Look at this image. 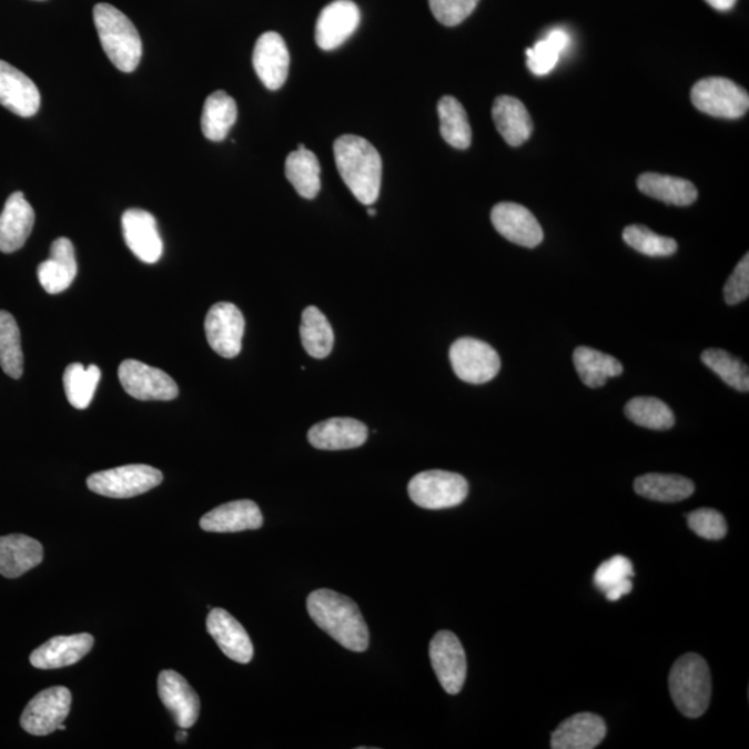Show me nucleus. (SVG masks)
<instances>
[{
    "mask_svg": "<svg viewBox=\"0 0 749 749\" xmlns=\"http://www.w3.org/2000/svg\"><path fill=\"white\" fill-rule=\"evenodd\" d=\"M307 610L315 625L344 648L354 652H364L368 648V626L352 598L320 588L310 594Z\"/></svg>",
    "mask_w": 749,
    "mask_h": 749,
    "instance_id": "f257e3e1",
    "label": "nucleus"
},
{
    "mask_svg": "<svg viewBox=\"0 0 749 749\" xmlns=\"http://www.w3.org/2000/svg\"><path fill=\"white\" fill-rule=\"evenodd\" d=\"M333 153L338 174L354 198L364 205L374 204L382 185L379 152L364 138L344 135L336 139Z\"/></svg>",
    "mask_w": 749,
    "mask_h": 749,
    "instance_id": "f03ea898",
    "label": "nucleus"
},
{
    "mask_svg": "<svg viewBox=\"0 0 749 749\" xmlns=\"http://www.w3.org/2000/svg\"><path fill=\"white\" fill-rule=\"evenodd\" d=\"M93 21L104 53L122 72H132L142 59V41L132 21L114 6L98 3Z\"/></svg>",
    "mask_w": 749,
    "mask_h": 749,
    "instance_id": "7ed1b4c3",
    "label": "nucleus"
},
{
    "mask_svg": "<svg viewBox=\"0 0 749 749\" xmlns=\"http://www.w3.org/2000/svg\"><path fill=\"white\" fill-rule=\"evenodd\" d=\"M669 690L676 708L687 718L697 719L707 712L712 696L707 660L698 654L682 655L671 666Z\"/></svg>",
    "mask_w": 749,
    "mask_h": 749,
    "instance_id": "20e7f679",
    "label": "nucleus"
},
{
    "mask_svg": "<svg viewBox=\"0 0 749 749\" xmlns=\"http://www.w3.org/2000/svg\"><path fill=\"white\" fill-rule=\"evenodd\" d=\"M469 486L464 476L447 470H426L408 483L411 499L425 509L457 507L468 497Z\"/></svg>",
    "mask_w": 749,
    "mask_h": 749,
    "instance_id": "39448f33",
    "label": "nucleus"
},
{
    "mask_svg": "<svg viewBox=\"0 0 749 749\" xmlns=\"http://www.w3.org/2000/svg\"><path fill=\"white\" fill-rule=\"evenodd\" d=\"M161 470L150 465L132 464L97 472L88 477L89 490L109 498H131L152 490L163 482Z\"/></svg>",
    "mask_w": 749,
    "mask_h": 749,
    "instance_id": "423d86ee",
    "label": "nucleus"
},
{
    "mask_svg": "<svg viewBox=\"0 0 749 749\" xmlns=\"http://www.w3.org/2000/svg\"><path fill=\"white\" fill-rule=\"evenodd\" d=\"M691 102L702 113L718 119H740L749 109L746 89L721 77L698 81L691 89Z\"/></svg>",
    "mask_w": 749,
    "mask_h": 749,
    "instance_id": "0eeeda50",
    "label": "nucleus"
},
{
    "mask_svg": "<svg viewBox=\"0 0 749 749\" xmlns=\"http://www.w3.org/2000/svg\"><path fill=\"white\" fill-rule=\"evenodd\" d=\"M455 375L470 385L490 382L502 370V360L490 344L474 337H460L449 347Z\"/></svg>",
    "mask_w": 749,
    "mask_h": 749,
    "instance_id": "6e6552de",
    "label": "nucleus"
},
{
    "mask_svg": "<svg viewBox=\"0 0 749 749\" xmlns=\"http://www.w3.org/2000/svg\"><path fill=\"white\" fill-rule=\"evenodd\" d=\"M72 697L69 688H47L28 702L20 723L28 735L49 736L63 725L70 713Z\"/></svg>",
    "mask_w": 749,
    "mask_h": 749,
    "instance_id": "1a4fd4ad",
    "label": "nucleus"
},
{
    "mask_svg": "<svg viewBox=\"0 0 749 749\" xmlns=\"http://www.w3.org/2000/svg\"><path fill=\"white\" fill-rule=\"evenodd\" d=\"M119 379L124 391L141 402H170L180 394L169 374L136 360L122 361Z\"/></svg>",
    "mask_w": 749,
    "mask_h": 749,
    "instance_id": "9d476101",
    "label": "nucleus"
},
{
    "mask_svg": "<svg viewBox=\"0 0 749 749\" xmlns=\"http://www.w3.org/2000/svg\"><path fill=\"white\" fill-rule=\"evenodd\" d=\"M204 330L210 347L221 357L233 358L242 352L244 316L235 304H214L205 316Z\"/></svg>",
    "mask_w": 749,
    "mask_h": 749,
    "instance_id": "9b49d317",
    "label": "nucleus"
},
{
    "mask_svg": "<svg viewBox=\"0 0 749 749\" xmlns=\"http://www.w3.org/2000/svg\"><path fill=\"white\" fill-rule=\"evenodd\" d=\"M433 670L444 691L458 694L466 679V655L459 638L452 631H438L429 646Z\"/></svg>",
    "mask_w": 749,
    "mask_h": 749,
    "instance_id": "f8f14e48",
    "label": "nucleus"
},
{
    "mask_svg": "<svg viewBox=\"0 0 749 749\" xmlns=\"http://www.w3.org/2000/svg\"><path fill=\"white\" fill-rule=\"evenodd\" d=\"M361 21L358 6L352 0H335L321 11L315 27V41L322 50L342 47L357 30Z\"/></svg>",
    "mask_w": 749,
    "mask_h": 749,
    "instance_id": "ddd939ff",
    "label": "nucleus"
},
{
    "mask_svg": "<svg viewBox=\"0 0 749 749\" xmlns=\"http://www.w3.org/2000/svg\"><path fill=\"white\" fill-rule=\"evenodd\" d=\"M121 225L131 252L143 263H158L163 255V241L154 216L141 209L126 210L122 214Z\"/></svg>",
    "mask_w": 749,
    "mask_h": 749,
    "instance_id": "4468645a",
    "label": "nucleus"
},
{
    "mask_svg": "<svg viewBox=\"0 0 749 749\" xmlns=\"http://www.w3.org/2000/svg\"><path fill=\"white\" fill-rule=\"evenodd\" d=\"M492 222L499 235L519 246L533 249L543 242L541 225L524 205L508 202L494 205Z\"/></svg>",
    "mask_w": 749,
    "mask_h": 749,
    "instance_id": "2eb2a0df",
    "label": "nucleus"
},
{
    "mask_svg": "<svg viewBox=\"0 0 749 749\" xmlns=\"http://www.w3.org/2000/svg\"><path fill=\"white\" fill-rule=\"evenodd\" d=\"M159 697L181 729H189L199 719L200 699L185 677L175 670H163L159 676Z\"/></svg>",
    "mask_w": 749,
    "mask_h": 749,
    "instance_id": "dca6fc26",
    "label": "nucleus"
},
{
    "mask_svg": "<svg viewBox=\"0 0 749 749\" xmlns=\"http://www.w3.org/2000/svg\"><path fill=\"white\" fill-rule=\"evenodd\" d=\"M291 55L285 41L277 32H265L254 47L253 65L255 72L270 91H276L287 80Z\"/></svg>",
    "mask_w": 749,
    "mask_h": 749,
    "instance_id": "f3484780",
    "label": "nucleus"
},
{
    "mask_svg": "<svg viewBox=\"0 0 749 749\" xmlns=\"http://www.w3.org/2000/svg\"><path fill=\"white\" fill-rule=\"evenodd\" d=\"M0 104L20 117H32L41 108V93L24 72L0 60Z\"/></svg>",
    "mask_w": 749,
    "mask_h": 749,
    "instance_id": "a211bd4d",
    "label": "nucleus"
},
{
    "mask_svg": "<svg viewBox=\"0 0 749 749\" xmlns=\"http://www.w3.org/2000/svg\"><path fill=\"white\" fill-rule=\"evenodd\" d=\"M208 630L227 658L243 665L253 659L254 648L247 631L225 609L211 608L208 616Z\"/></svg>",
    "mask_w": 749,
    "mask_h": 749,
    "instance_id": "6ab92c4d",
    "label": "nucleus"
},
{
    "mask_svg": "<svg viewBox=\"0 0 749 749\" xmlns=\"http://www.w3.org/2000/svg\"><path fill=\"white\" fill-rule=\"evenodd\" d=\"M94 638L88 632L50 638L31 654L30 662L37 669H60L71 666L91 651Z\"/></svg>",
    "mask_w": 749,
    "mask_h": 749,
    "instance_id": "aec40b11",
    "label": "nucleus"
},
{
    "mask_svg": "<svg viewBox=\"0 0 749 749\" xmlns=\"http://www.w3.org/2000/svg\"><path fill=\"white\" fill-rule=\"evenodd\" d=\"M36 224V213L24 193L10 194L0 214V252L14 253L24 246Z\"/></svg>",
    "mask_w": 749,
    "mask_h": 749,
    "instance_id": "412c9836",
    "label": "nucleus"
},
{
    "mask_svg": "<svg viewBox=\"0 0 749 749\" xmlns=\"http://www.w3.org/2000/svg\"><path fill=\"white\" fill-rule=\"evenodd\" d=\"M263 524V514L252 499H237V502L222 504L200 519V527L213 533L257 530Z\"/></svg>",
    "mask_w": 749,
    "mask_h": 749,
    "instance_id": "4be33fe9",
    "label": "nucleus"
},
{
    "mask_svg": "<svg viewBox=\"0 0 749 749\" xmlns=\"http://www.w3.org/2000/svg\"><path fill=\"white\" fill-rule=\"evenodd\" d=\"M307 437L315 448L337 452L363 446L368 438V429L357 419L331 418L311 427Z\"/></svg>",
    "mask_w": 749,
    "mask_h": 749,
    "instance_id": "5701e85b",
    "label": "nucleus"
},
{
    "mask_svg": "<svg viewBox=\"0 0 749 749\" xmlns=\"http://www.w3.org/2000/svg\"><path fill=\"white\" fill-rule=\"evenodd\" d=\"M607 736V726L603 718L590 712L571 716L558 726L551 735L554 749H593Z\"/></svg>",
    "mask_w": 749,
    "mask_h": 749,
    "instance_id": "b1692460",
    "label": "nucleus"
},
{
    "mask_svg": "<svg viewBox=\"0 0 749 749\" xmlns=\"http://www.w3.org/2000/svg\"><path fill=\"white\" fill-rule=\"evenodd\" d=\"M74 246L70 239L59 237L50 247V257L38 266V280L44 292L59 294L67 291L77 276Z\"/></svg>",
    "mask_w": 749,
    "mask_h": 749,
    "instance_id": "393cba45",
    "label": "nucleus"
},
{
    "mask_svg": "<svg viewBox=\"0 0 749 749\" xmlns=\"http://www.w3.org/2000/svg\"><path fill=\"white\" fill-rule=\"evenodd\" d=\"M493 120L499 135L509 146L518 148L532 136L533 125L529 111L519 99L503 94L494 100Z\"/></svg>",
    "mask_w": 749,
    "mask_h": 749,
    "instance_id": "a878e982",
    "label": "nucleus"
},
{
    "mask_svg": "<svg viewBox=\"0 0 749 749\" xmlns=\"http://www.w3.org/2000/svg\"><path fill=\"white\" fill-rule=\"evenodd\" d=\"M43 560L42 544L26 535L0 537V575L17 579Z\"/></svg>",
    "mask_w": 749,
    "mask_h": 749,
    "instance_id": "bb28decb",
    "label": "nucleus"
},
{
    "mask_svg": "<svg viewBox=\"0 0 749 749\" xmlns=\"http://www.w3.org/2000/svg\"><path fill=\"white\" fill-rule=\"evenodd\" d=\"M638 191L646 196L660 200L666 204L679 205L686 208L696 202L698 198L697 188L692 182L682 180V178L657 174V172H646L637 180Z\"/></svg>",
    "mask_w": 749,
    "mask_h": 749,
    "instance_id": "cd10ccee",
    "label": "nucleus"
},
{
    "mask_svg": "<svg viewBox=\"0 0 749 749\" xmlns=\"http://www.w3.org/2000/svg\"><path fill=\"white\" fill-rule=\"evenodd\" d=\"M574 364L581 382L593 388L603 387L609 377L624 374V365L619 360L591 347H577Z\"/></svg>",
    "mask_w": 749,
    "mask_h": 749,
    "instance_id": "c85d7f7f",
    "label": "nucleus"
},
{
    "mask_svg": "<svg viewBox=\"0 0 749 749\" xmlns=\"http://www.w3.org/2000/svg\"><path fill=\"white\" fill-rule=\"evenodd\" d=\"M285 174L300 196L314 199L321 191V166L316 155L300 144L287 155Z\"/></svg>",
    "mask_w": 749,
    "mask_h": 749,
    "instance_id": "c756f323",
    "label": "nucleus"
},
{
    "mask_svg": "<svg viewBox=\"0 0 749 749\" xmlns=\"http://www.w3.org/2000/svg\"><path fill=\"white\" fill-rule=\"evenodd\" d=\"M635 490L638 496L659 503H679L692 496L696 486L680 475L647 474L637 477Z\"/></svg>",
    "mask_w": 749,
    "mask_h": 749,
    "instance_id": "7c9ffc66",
    "label": "nucleus"
},
{
    "mask_svg": "<svg viewBox=\"0 0 749 749\" xmlns=\"http://www.w3.org/2000/svg\"><path fill=\"white\" fill-rule=\"evenodd\" d=\"M237 119L236 102L224 91L211 93L205 99L202 114L203 135L209 141L221 142L227 136Z\"/></svg>",
    "mask_w": 749,
    "mask_h": 749,
    "instance_id": "2f4dec72",
    "label": "nucleus"
},
{
    "mask_svg": "<svg viewBox=\"0 0 749 749\" xmlns=\"http://www.w3.org/2000/svg\"><path fill=\"white\" fill-rule=\"evenodd\" d=\"M300 337L305 352L314 358H325L332 353L335 335L330 321L320 308L310 305L303 311Z\"/></svg>",
    "mask_w": 749,
    "mask_h": 749,
    "instance_id": "473e14b6",
    "label": "nucleus"
},
{
    "mask_svg": "<svg viewBox=\"0 0 749 749\" xmlns=\"http://www.w3.org/2000/svg\"><path fill=\"white\" fill-rule=\"evenodd\" d=\"M437 113L444 141L455 149H468L472 142V130L464 105L453 97H444L438 102Z\"/></svg>",
    "mask_w": 749,
    "mask_h": 749,
    "instance_id": "72a5a7b5",
    "label": "nucleus"
},
{
    "mask_svg": "<svg viewBox=\"0 0 749 749\" xmlns=\"http://www.w3.org/2000/svg\"><path fill=\"white\" fill-rule=\"evenodd\" d=\"M0 366L13 379H20L24 372L19 325L14 316L3 310H0Z\"/></svg>",
    "mask_w": 749,
    "mask_h": 749,
    "instance_id": "f704fd0d",
    "label": "nucleus"
},
{
    "mask_svg": "<svg viewBox=\"0 0 749 749\" xmlns=\"http://www.w3.org/2000/svg\"><path fill=\"white\" fill-rule=\"evenodd\" d=\"M100 370L97 365L88 368L80 363L67 366L63 376L64 392L69 403L77 409H85L92 403L100 381Z\"/></svg>",
    "mask_w": 749,
    "mask_h": 749,
    "instance_id": "c9c22d12",
    "label": "nucleus"
},
{
    "mask_svg": "<svg viewBox=\"0 0 749 749\" xmlns=\"http://www.w3.org/2000/svg\"><path fill=\"white\" fill-rule=\"evenodd\" d=\"M625 414L632 424L652 431H668L675 426V414L657 397H635L626 404Z\"/></svg>",
    "mask_w": 749,
    "mask_h": 749,
    "instance_id": "e433bc0d",
    "label": "nucleus"
},
{
    "mask_svg": "<svg viewBox=\"0 0 749 749\" xmlns=\"http://www.w3.org/2000/svg\"><path fill=\"white\" fill-rule=\"evenodd\" d=\"M570 42L569 33L553 30L535 47L526 49L527 67L535 75H547L558 64L559 55Z\"/></svg>",
    "mask_w": 749,
    "mask_h": 749,
    "instance_id": "4c0bfd02",
    "label": "nucleus"
},
{
    "mask_svg": "<svg viewBox=\"0 0 749 749\" xmlns=\"http://www.w3.org/2000/svg\"><path fill=\"white\" fill-rule=\"evenodd\" d=\"M701 360L710 371L738 392L749 391V372L746 363L720 348H708Z\"/></svg>",
    "mask_w": 749,
    "mask_h": 749,
    "instance_id": "58836bf2",
    "label": "nucleus"
},
{
    "mask_svg": "<svg viewBox=\"0 0 749 749\" xmlns=\"http://www.w3.org/2000/svg\"><path fill=\"white\" fill-rule=\"evenodd\" d=\"M624 241L636 252L649 255V257H668L677 252L675 239L657 235L644 225L626 226Z\"/></svg>",
    "mask_w": 749,
    "mask_h": 749,
    "instance_id": "ea45409f",
    "label": "nucleus"
},
{
    "mask_svg": "<svg viewBox=\"0 0 749 749\" xmlns=\"http://www.w3.org/2000/svg\"><path fill=\"white\" fill-rule=\"evenodd\" d=\"M632 576H635V569H632L631 560L624 555H615L598 566L594 574V585L598 590L607 593L610 588L630 580Z\"/></svg>",
    "mask_w": 749,
    "mask_h": 749,
    "instance_id": "a19ab883",
    "label": "nucleus"
},
{
    "mask_svg": "<svg viewBox=\"0 0 749 749\" xmlns=\"http://www.w3.org/2000/svg\"><path fill=\"white\" fill-rule=\"evenodd\" d=\"M687 524L697 536L707 540H721L727 533L725 516L712 508H701L688 514Z\"/></svg>",
    "mask_w": 749,
    "mask_h": 749,
    "instance_id": "79ce46f5",
    "label": "nucleus"
},
{
    "mask_svg": "<svg viewBox=\"0 0 749 749\" xmlns=\"http://www.w3.org/2000/svg\"><path fill=\"white\" fill-rule=\"evenodd\" d=\"M479 0H429L433 16L443 26L454 27L474 13Z\"/></svg>",
    "mask_w": 749,
    "mask_h": 749,
    "instance_id": "37998d69",
    "label": "nucleus"
},
{
    "mask_svg": "<svg viewBox=\"0 0 749 749\" xmlns=\"http://www.w3.org/2000/svg\"><path fill=\"white\" fill-rule=\"evenodd\" d=\"M726 303L736 305L747 300L749 296V255H743L736 270L726 282L723 289Z\"/></svg>",
    "mask_w": 749,
    "mask_h": 749,
    "instance_id": "c03bdc74",
    "label": "nucleus"
},
{
    "mask_svg": "<svg viewBox=\"0 0 749 749\" xmlns=\"http://www.w3.org/2000/svg\"><path fill=\"white\" fill-rule=\"evenodd\" d=\"M631 590H632V583L630 579L626 580L625 583H621V585L619 586L610 588V590L605 593V596H607L608 601H618V599L626 596V594H629Z\"/></svg>",
    "mask_w": 749,
    "mask_h": 749,
    "instance_id": "a18cd8bd",
    "label": "nucleus"
},
{
    "mask_svg": "<svg viewBox=\"0 0 749 749\" xmlns=\"http://www.w3.org/2000/svg\"><path fill=\"white\" fill-rule=\"evenodd\" d=\"M705 2L712 6L716 10L727 11L735 8L737 0H705Z\"/></svg>",
    "mask_w": 749,
    "mask_h": 749,
    "instance_id": "49530a36",
    "label": "nucleus"
},
{
    "mask_svg": "<svg viewBox=\"0 0 749 749\" xmlns=\"http://www.w3.org/2000/svg\"><path fill=\"white\" fill-rule=\"evenodd\" d=\"M186 737H188L186 732L181 731L180 735L176 736V740L178 741L186 740Z\"/></svg>",
    "mask_w": 749,
    "mask_h": 749,
    "instance_id": "de8ad7c7",
    "label": "nucleus"
},
{
    "mask_svg": "<svg viewBox=\"0 0 749 749\" xmlns=\"http://www.w3.org/2000/svg\"><path fill=\"white\" fill-rule=\"evenodd\" d=\"M368 214H370L371 216H375V215H376V210H375V209H372V208H368Z\"/></svg>",
    "mask_w": 749,
    "mask_h": 749,
    "instance_id": "09e8293b",
    "label": "nucleus"
}]
</instances>
